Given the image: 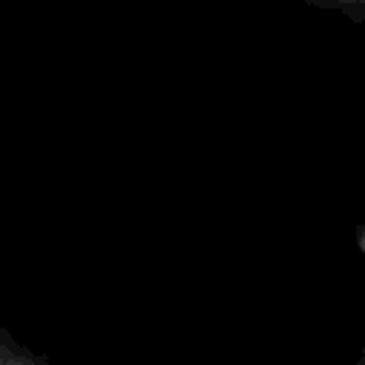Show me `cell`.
<instances>
[{"label": "cell", "mask_w": 365, "mask_h": 365, "mask_svg": "<svg viewBox=\"0 0 365 365\" xmlns=\"http://www.w3.org/2000/svg\"><path fill=\"white\" fill-rule=\"evenodd\" d=\"M308 9L342 14L351 23H365V0H305Z\"/></svg>", "instance_id": "6da1fadb"}, {"label": "cell", "mask_w": 365, "mask_h": 365, "mask_svg": "<svg viewBox=\"0 0 365 365\" xmlns=\"http://www.w3.org/2000/svg\"><path fill=\"white\" fill-rule=\"evenodd\" d=\"M359 365H365V348H362V354H359Z\"/></svg>", "instance_id": "7a4b0ae2"}]
</instances>
